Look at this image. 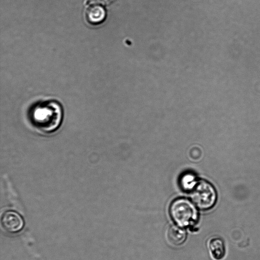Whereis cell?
<instances>
[{
  "label": "cell",
  "instance_id": "cell-4",
  "mask_svg": "<svg viewBox=\"0 0 260 260\" xmlns=\"http://www.w3.org/2000/svg\"><path fill=\"white\" fill-rule=\"evenodd\" d=\"M114 0H86L84 15L86 21L92 25L103 23L107 16V7Z\"/></svg>",
  "mask_w": 260,
  "mask_h": 260
},
{
  "label": "cell",
  "instance_id": "cell-1",
  "mask_svg": "<svg viewBox=\"0 0 260 260\" xmlns=\"http://www.w3.org/2000/svg\"><path fill=\"white\" fill-rule=\"evenodd\" d=\"M62 118L61 106L54 100L40 102L34 107L30 113L34 125L46 133L57 129L61 123Z\"/></svg>",
  "mask_w": 260,
  "mask_h": 260
},
{
  "label": "cell",
  "instance_id": "cell-9",
  "mask_svg": "<svg viewBox=\"0 0 260 260\" xmlns=\"http://www.w3.org/2000/svg\"><path fill=\"white\" fill-rule=\"evenodd\" d=\"M198 181L195 175L191 173L183 174L180 179V185L182 189L187 191H191L194 187Z\"/></svg>",
  "mask_w": 260,
  "mask_h": 260
},
{
  "label": "cell",
  "instance_id": "cell-8",
  "mask_svg": "<svg viewBox=\"0 0 260 260\" xmlns=\"http://www.w3.org/2000/svg\"><path fill=\"white\" fill-rule=\"evenodd\" d=\"M22 239L33 260H43L36 249L34 239L30 232L26 229L22 233Z\"/></svg>",
  "mask_w": 260,
  "mask_h": 260
},
{
  "label": "cell",
  "instance_id": "cell-6",
  "mask_svg": "<svg viewBox=\"0 0 260 260\" xmlns=\"http://www.w3.org/2000/svg\"><path fill=\"white\" fill-rule=\"evenodd\" d=\"M208 247L212 257L220 260L224 256L225 247L223 241L218 237L211 238L208 242Z\"/></svg>",
  "mask_w": 260,
  "mask_h": 260
},
{
  "label": "cell",
  "instance_id": "cell-2",
  "mask_svg": "<svg viewBox=\"0 0 260 260\" xmlns=\"http://www.w3.org/2000/svg\"><path fill=\"white\" fill-rule=\"evenodd\" d=\"M172 219L180 227L192 226L198 220V212L194 204L189 200L178 198L175 200L170 207Z\"/></svg>",
  "mask_w": 260,
  "mask_h": 260
},
{
  "label": "cell",
  "instance_id": "cell-7",
  "mask_svg": "<svg viewBox=\"0 0 260 260\" xmlns=\"http://www.w3.org/2000/svg\"><path fill=\"white\" fill-rule=\"evenodd\" d=\"M186 237V232L182 227L172 226L168 230L167 238L169 241L174 245L182 244Z\"/></svg>",
  "mask_w": 260,
  "mask_h": 260
},
{
  "label": "cell",
  "instance_id": "cell-5",
  "mask_svg": "<svg viewBox=\"0 0 260 260\" xmlns=\"http://www.w3.org/2000/svg\"><path fill=\"white\" fill-rule=\"evenodd\" d=\"M1 223L4 229L10 233L20 231L24 224L22 217L13 211L5 212L2 216Z\"/></svg>",
  "mask_w": 260,
  "mask_h": 260
},
{
  "label": "cell",
  "instance_id": "cell-3",
  "mask_svg": "<svg viewBox=\"0 0 260 260\" xmlns=\"http://www.w3.org/2000/svg\"><path fill=\"white\" fill-rule=\"evenodd\" d=\"M191 199L193 204L201 210L211 208L215 204L217 193L214 186L205 180L198 181L190 191Z\"/></svg>",
  "mask_w": 260,
  "mask_h": 260
}]
</instances>
